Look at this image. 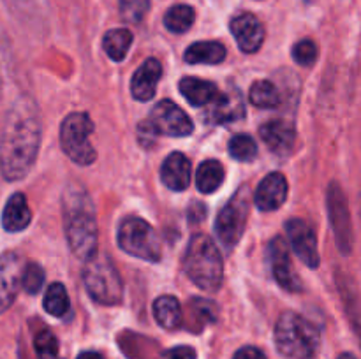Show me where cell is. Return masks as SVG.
I'll return each mask as SVG.
<instances>
[{
    "label": "cell",
    "instance_id": "cell-25",
    "mask_svg": "<svg viewBox=\"0 0 361 359\" xmlns=\"http://www.w3.org/2000/svg\"><path fill=\"white\" fill-rule=\"evenodd\" d=\"M130 44H133V34L127 28H113V30L106 32L104 39H102V48H104L106 55L115 62H122L126 58Z\"/></svg>",
    "mask_w": 361,
    "mask_h": 359
},
{
    "label": "cell",
    "instance_id": "cell-26",
    "mask_svg": "<svg viewBox=\"0 0 361 359\" xmlns=\"http://www.w3.org/2000/svg\"><path fill=\"white\" fill-rule=\"evenodd\" d=\"M249 99L256 108H264V109H271L277 108L281 104V94H279L277 87L270 81H256V83L250 87L249 92Z\"/></svg>",
    "mask_w": 361,
    "mask_h": 359
},
{
    "label": "cell",
    "instance_id": "cell-22",
    "mask_svg": "<svg viewBox=\"0 0 361 359\" xmlns=\"http://www.w3.org/2000/svg\"><path fill=\"white\" fill-rule=\"evenodd\" d=\"M226 60V48L222 42L203 41L194 42L185 51V62L189 63H208L217 65Z\"/></svg>",
    "mask_w": 361,
    "mask_h": 359
},
{
    "label": "cell",
    "instance_id": "cell-13",
    "mask_svg": "<svg viewBox=\"0 0 361 359\" xmlns=\"http://www.w3.org/2000/svg\"><path fill=\"white\" fill-rule=\"evenodd\" d=\"M23 270V260L16 252H6L0 256V313L6 312L16 299Z\"/></svg>",
    "mask_w": 361,
    "mask_h": 359
},
{
    "label": "cell",
    "instance_id": "cell-12",
    "mask_svg": "<svg viewBox=\"0 0 361 359\" xmlns=\"http://www.w3.org/2000/svg\"><path fill=\"white\" fill-rule=\"evenodd\" d=\"M286 232L289 236L293 250L300 257L303 264L309 267L319 266V250H317V238L312 225L302 218H291L286 224Z\"/></svg>",
    "mask_w": 361,
    "mask_h": 359
},
{
    "label": "cell",
    "instance_id": "cell-21",
    "mask_svg": "<svg viewBox=\"0 0 361 359\" xmlns=\"http://www.w3.org/2000/svg\"><path fill=\"white\" fill-rule=\"evenodd\" d=\"M243 101L240 90H231L228 94H221L217 101L212 104V111L208 118L215 123H229L243 116Z\"/></svg>",
    "mask_w": 361,
    "mask_h": 359
},
{
    "label": "cell",
    "instance_id": "cell-11",
    "mask_svg": "<svg viewBox=\"0 0 361 359\" xmlns=\"http://www.w3.org/2000/svg\"><path fill=\"white\" fill-rule=\"evenodd\" d=\"M268 260L271 264V271L281 287L289 292H300L303 289L302 282L296 277L291 266V253H289L288 241L282 236H275L268 243Z\"/></svg>",
    "mask_w": 361,
    "mask_h": 359
},
{
    "label": "cell",
    "instance_id": "cell-37",
    "mask_svg": "<svg viewBox=\"0 0 361 359\" xmlns=\"http://www.w3.org/2000/svg\"><path fill=\"white\" fill-rule=\"evenodd\" d=\"M233 359H267V355H264V352L261 348L247 345V347H242L240 351H236Z\"/></svg>",
    "mask_w": 361,
    "mask_h": 359
},
{
    "label": "cell",
    "instance_id": "cell-31",
    "mask_svg": "<svg viewBox=\"0 0 361 359\" xmlns=\"http://www.w3.org/2000/svg\"><path fill=\"white\" fill-rule=\"evenodd\" d=\"M120 16L127 23H140L148 13L150 0H118Z\"/></svg>",
    "mask_w": 361,
    "mask_h": 359
},
{
    "label": "cell",
    "instance_id": "cell-7",
    "mask_svg": "<svg viewBox=\"0 0 361 359\" xmlns=\"http://www.w3.org/2000/svg\"><path fill=\"white\" fill-rule=\"evenodd\" d=\"M250 201H252V192H250L249 187L242 185L236 190L235 196L224 204L217 220H215L217 238L228 252H231L242 239L247 218H249Z\"/></svg>",
    "mask_w": 361,
    "mask_h": 359
},
{
    "label": "cell",
    "instance_id": "cell-38",
    "mask_svg": "<svg viewBox=\"0 0 361 359\" xmlns=\"http://www.w3.org/2000/svg\"><path fill=\"white\" fill-rule=\"evenodd\" d=\"M78 359H104V358H102V355L99 354V352L87 351V352H81V354L78 355Z\"/></svg>",
    "mask_w": 361,
    "mask_h": 359
},
{
    "label": "cell",
    "instance_id": "cell-15",
    "mask_svg": "<svg viewBox=\"0 0 361 359\" xmlns=\"http://www.w3.org/2000/svg\"><path fill=\"white\" fill-rule=\"evenodd\" d=\"M288 182L282 172H270L261 180L254 192V204L261 211H275L286 203Z\"/></svg>",
    "mask_w": 361,
    "mask_h": 359
},
{
    "label": "cell",
    "instance_id": "cell-27",
    "mask_svg": "<svg viewBox=\"0 0 361 359\" xmlns=\"http://www.w3.org/2000/svg\"><path fill=\"white\" fill-rule=\"evenodd\" d=\"M194 18H196V13H194L192 7L185 6V4H178V6H173L166 13L164 27L173 34H183V32L192 27Z\"/></svg>",
    "mask_w": 361,
    "mask_h": 359
},
{
    "label": "cell",
    "instance_id": "cell-19",
    "mask_svg": "<svg viewBox=\"0 0 361 359\" xmlns=\"http://www.w3.org/2000/svg\"><path fill=\"white\" fill-rule=\"evenodd\" d=\"M180 94L187 99V102L196 108H203V106H212L217 97L221 95L217 84L212 81L200 80V77H183L180 80Z\"/></svg>",
    "mask_w": 361,
    "mask_h": 359
},
{
    "label": "cell",
    "instance_id": "cell-8",
    "mask_svg": "<svg viewBox=\"0 0 361 359\" xmlns=\"http://www.w3.org/2000/svg\"><path fill=\"white\" fill-rule=\"evenodd\" d=\"M118 245L123 252L137 259L148 263L161 260V238L155 229L140 217L123 218L118 227Z\"/></svg>",
    "mask_w": 361,
    "mask_h": 359
},
{
    "label": "cell",
    "instance_id": "cell-29",
    "mask_svg": "<svg viewBox=\"0 0 361 359\" xmlns=\"http://www.w3.org/2000/svg\"><path fill=\"white\" fill-rule=\"evenodd\" d=\"M228 148L231 157L240 162H250L254 160L257 155V144L256 141H254V137H250L249 134H238V136H233L231 141H229Z\"/></svg>",
    "mask_w": 361,
    "mask_h": 359
},
{
    "label": "cell",
    "instance_id": "cell-34",
    "mask_svg": "<svg viewBox=\"0 0 361 359\" xmlns=\"http://www.w3.org/2000/svg\"><path fill=\"white\" fill-rule=\"evenodd\" d=\"M190 310L194 313L200 315V319L203 322H214L217 319V305L210 299H203V298H196L190 301Z\"/></svg>",
    "mask_w": 361,
    "mask_h": 359
},
{
    "label": "cell",
    "instance_id": "cell-24",
    "mask_svg": "<svg viewBox=\"0 0 361 359\" xmlns=\"http://www.w3.org/2000/svg\"><path fill=\"white\" fill-rule=\"evenodd\" d=\"M224 182V168L219 160L201 162L196 171V187L203 194H214Z\"/></svg>",
    "mask_w": 361,
    "mask_h": 359
},
{
    "label": "cell",
    "instance_id": "cell-36",
    "mask_svg": "<svg viewBox=\"0 0 361 359\" xmlns=\"http://www.w3.org/2000/svg\"><path fill=\"white\" fill-rule=\"evenodd\" d=\"M164 359H196V351L192 347L182 345V347H175L166 352Z\"/></svg>",
    "mask_w": 361,
    "mask_h": 359
},
{
    "label": "cell",
    "instance_id": "cell-17",
    "mask_svg": "<svg viewBox=\"0 0 361 359\" xmlns=\"http://www.w3.org/2000/svg\"><path fill=\"white\" fill-rule=\"evenodd\" d=\"M259 136L268 148L277 155H288L296 141V130L291 122L270 120L259 127Z\"/></svg>",
    "mask_w": 361,
    "mask_h": 359
},
{
    "label": "cell",
    "instance_id": "cell-30",
    "mask_svg": "<svg viewBox=\"0 0 361 359\" xmlns=\"http://www.w3.org/2000/svg\"><path fill=\"white\" fill-rule=\"evenodd\" d=\"M34 348L39 359H56L59 354V340L49 329H42L35 334Z\"/></svg>",
    "mask_w": 361,
    "mask_h": 359
},
{
    "label": "cell",
    "instance_id": "cell-4",
    "mask_svg": "<svg viewBox=\"0 0 361 359\" xmlns=\"http://www.w3.org/2000/svg\"><path fill=\"white\" fill-rule=\"evenodd\" d=\"M275 345L291 359H312L321 345L317 326L295 312H284L275 324Z\"/></svg>",
    "mask_w": 361,
    "mask_h": 359
},
{
    "label": "cell",
    "instance_id": "cell-20",
    "mask_svg": "<svg viewBox=\"0 0 361 359\" xmlns=\"http://www.w3.org/2000/svg\"><path fill=\"white\" fill-rule=\"evenodd\" d=\"M32 211L28 208L27 197L21 192L13 194L7 199L2 211V225L7 232H20L30 225Z\"/></svg>",
    "mask_w": 361,
    "mask_h": 359
},
{
    "label": "cell",
    "instance_id": "cell-6",
    "mask_svg": "<svg viewBox=\"0 0 361 359\" xmlns=\"http://www.w3.org/2000/svg\"><path fill=\"white\" fill-rule=\"evenodd\" d=\"M94 122L87 113H71L60 127V144L67 157L80 165H90L97 158V151L92 146L90 136Z\"/></svg>",
    "mask_w": 361,
    "mask_h": 359
},
{
    "label": "cell",
    "instance_id": "cell-9",
    "mask_svg": "<svg viewBox=\"0 0 361 359\" xmlns=\"http://www.w3.org/2000/svg\"><path fill=\"white\" fill-rule=\"evenodd\" d=\"M148 120L159 134H166L171 137H185L194 130L192 120L189 118V115L168 99L159 101L154 106Z\"/></svg>",
    "mask_w": 361,
    "mask_h": 359
},
{
    "label": "cell",
    "instance_id": "cell-39",
    "mask_svg": "<svg viewBox=\"0 0 361 359\" xmlns=\"http://www.w3.org/2000/svg\"><path fill=\"white\" fill-rule=\"evenodd\" d=\"M338 359H356V358L351 354V352H344V354L338 355Z\"/></svg>",
    "mask_w": 361,
    "mask_h": 359
},
{
    "label": "cell",
    "instance_id": "cell-35",
    "mask_svg": "<svg viewBox=\"0 0 361 359\" xmlns=\"http://www.w3.org/2000/svg\"><path fill=\"white\" fill-rule=\"evenodd\" d=\"M157 130H155V127L152 125L150 120H145L143 123H140V127H137V136H140V141L143 144H150L155 141V136H157Z\"/></svg>",
    "mask_w": 361,
    "mask_h": 359
},
{
    "label": "cell",
    "instance_id": "cell-28",
    "mask_svg": "<svg viewBox=\"0 0 361 359\" xmlns=\"http://www.w3.org/2000/svg\"><path fill=\"white\" fill-rule=\"evenodd\" d=\"M42 306H44L46 312L53 317H63L69 312V296H67L66 287L60 282H55L48 287L46 291L44 299H42Z\"/></svg>",
    "mask_w": 361,
    "mask_h": 359
},
{
    "label": "cell",
    "instance_id": "cell-1",
    "mask_svg": "<svg viewBox=\"0 0 361 359\" xmlns=\"http://www.w3.org/2000/svg\"><path fill=\"white\" fill-rule=\"evenodd\" d=\"M41 144V118L35 102L27 95L14 101L0 134V171L7 182H18L30 172Z\"/></svg>",
    "mask_w": 361,
    "mask_h": 359
},
{
    "label": "cell",
    "instance_id": "cell-2",
    "mask_svg": "<svg viewBox=\"0 0 361 359\" xmlns=\"http://www.w3.org/2000/svg\"><path fill=\"white\" fill-rule=\"evenodd\" d=\"M63 229L74 256L88 260L97 253V218L87 190L69 185L63 194Z\"/></svg>",
    "mask_w": 361,
    "mask_h": 359
},
{
    "label": "cell",
    "instance_id": "cell-5",
    "mask_svg": "<svg viewBox=\"0 0 361 359\" xmlns=\"http://www.w3.org/2000/svg\"><path fill=\"white\" fill-rule=\"evenodd\" d=\"M83 285L90 298L101 305L113 306L122 303L123 284L118 270L113 260L106 253H94L88 260H85Z\"/></svg>",
    "mask_w": 361,
    "mask_h": 359
},
{
    "label": "cell",
    "instance_id": "cell-3",
    "mask_svg": "<svg viewBox=\"0 0 361 359\" xmlns=\"http://www.w3.org/2000/svg\"><path fill=\"white\" fill-rule=\"evenodd\" d=\"M183 271L203 291L214 292L222 285L224 263L214 239L207 234L190 238L183 256Z\"/></svg>",
    "mask_w": 361,
    "mask_h": 359
},
{
    "label": "cell",
    "instance_id": "cell-40",
    "mask_svg": "<svg viewBox=\"0 0 361 359\" xmlns=\"http://www.w3.org/2000/svg\"><path fill=\"white\" fill-rule=\"evenodd\" d=\"M0 94H2V80H0Z\"/></svg>",
    "mask_w": 361,
    "mask_h": 359
},
{
    "label": "cell",
    "instance_id": "cell-33",
    "mask_svg": "<svg viewBox=\"0 0 361 359\" xmlns=\"http://www.w3.org/2000/svg\"><path fill=\"white\" fill-rule=\"evenodd\" d=\"M293 58L298 65L312 67L317 60V46L310 39H302L293 48Z\"/></svg>",
    "mask_w": 361,
    "mask_h": 359
},
{
    "label": "cell",
    "instance_id": "cell-18",
    "mask_svg": "<svg viewBox=\"0 0 361 359\" xmlns=\"http://www.w3.org/2000/svg\"><path fill=\"white\" fill-rule=\"evenodd\" d=\"M190 176H192V164L182 151H173L162 162V183L175 192H182L189 187Z\"/></svg>",
    "mask_w": 361,
    "mask_h": 359
},
{
    "label": "cell",
    "instance_id": "cell-10",
    "mask_svg": "<svg viewBox=\"0 0 361 359\" xmlns=\"http://www.w3.org/2000/svg\"><path fill=\"white\" fill-rule=\"evenodd\" d=\"M328 213H330L331 225H334L335 238L342 253H349L353 248V227L351 217H349L348 203H345L344 192L338 183H330L328 187Z\"/></svg>",
    "mask_w": 361,
    "mask_h": 359
},
{
    "label": "cell",
    "instance_id": "cell-14",
    "mask_svg": "<svg viewBox=\"0 0 361 359\" xmlns=\"http://www.w3.org/2000/svg\"><path fill=\"white\" fill-rule=\"evenodd\" d=\"M231 34L243 53H256L263 46V23L254 14L242 13L231 20Z\"/></svg>",
    "mask_w": 361,
    "mask_h": 359
},
{
    "label": "cell",
    "instance_id": "cell-32",
    "mask_svg": "<svg viewBox=\"0 0 361 359\" xmlns=\"http://www.w3.org/2000/svg\"><path fill=\"white\" fill-rule=\"evenodd\" d=\"M42 284H44V270L37 263L25 264L23 277H21V287L28 294H37L42 289Z\"/></svg>",
    "mask_w": 361,
    "mask_h": 359
},
{
    "label": "cell",
    "instance_id": "cell-41",
    "mask_svg": "<svg viewBox=\"0 0 361 359\" xmlns=\"http://www.w3.org/2000/svg\"><path fill=\"white\" fill-rule=\"evenodd\" d=\"M360 213H361V197H360Z\"/></svg>",
    "mask_w": 361,
    "mask_h": 359
},
{
    "label": "cell",
    "instance_id": "cell-23",
    "mask_svg": "<svg viewBox=\"0 0 361 359\" xmlns=\"http://www.w3.org/2000/svg\"><path fill=\"white\" fill-rule=\"evenodd\" d=\"M154 317L164 329H176L182 324V306L175 296H159L154 301Z\"/></svg>",
    "mask_w": 361,
    "mask_h": 359
},
{
    "label": "cell",
    "instance_id": "cell-16",
    "mask_svg": "<svg viewBox=\"0 0 361 359\" xmlns=\"http://www.w3.org/2000/svg\"><path fill=\"white\" fill-rule=\"evenodd\" d=\"M162 76V65L157 58H147L130 80V94L136 101L147 102L154 99Z\"/></svg>",
    "mask_w": 361,
    "mask_h": 359
}]
</instances>
